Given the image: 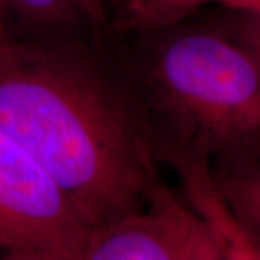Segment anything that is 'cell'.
Returning a JSON list of instances; mask_svg holds the SVG:
<instances>
[{
  "label": "cell",
  "mask_w": 260,
  "mask_h": 260,
  "mask_svg": "<svg viewBox=\"0 0 260 260\" xmlns=\"http://www.w3.org/2000/svg\"><path fill=\"white\" fill-rule=\"evenodd\" d=\"M0 129L99 227L142 208L158 155L140 93L80 48L0 39Z\"/></svg>",
  "instance_id": "obj_1"
},
{
  "label": "cell",
  "mask_w": 260,
  "mask_h": 260,
  "mask_svg": "<svg viewBox=\"0 0 260 260\" xmlns=\"http://www.w3.org/2000/svg\"><path fill=\"white\" fill-rule=\"evenodd\" d=\"M158 34L140 97L159 160L213 165L260 153V65L250 52L217 25Z\"/></svg>",
  "instance_id": "obj_2"
},
{
  "label": "cell",
  "mask_w": 260,
  "mask_h": 260,
  "mask_svg": "<svg viewBox=\"0 0 260 260\" xmlns=\"http://www.w3.org/2000/svg\"><path fill=\"white\" fill-rule=\"evenodd\" d=\"M91 230L47 168L0 129V249L10 259L83 260Z\"/></svg>",
  "instance_id": "obj_3"
},
{
  "label": "cell",
  "mask_w": 260,
  "mask_h": 260,
  "mask_svg": "<svg viewBox=\"0 0 260 260\" xmlns=\"http://www.w3.org/2000/svg\"><path fill=\"white\" fill-rule=\"evenodd\" d=\"M223 237L194 208H188L162 181L145 205L94 227L83 260H224Z\"/></svg>",
  "instance_id": "obj_4"
},
{
  "label": "cell",
  "mask_w": 260,
  "mask_h": 260,
  "mask_svg": "<svg viewBox=\"0 0 260 260\" xmlns=\"http://www.w3.org/2000/svg\"><path fill=\"white\" fill-rule=\"evenodd\" d=\"M211 175L253 259H260V153L213 164Z\"/></svg>",
  "instance_id": "obj_5"
},
{
  "label": "cell",
  "mask_w": 260,
  "mask_h": 260,
  "mask_svg": "<svg viewBox=\"0 0 260 260\" xmlns=\"http://www.w3.org/2000/svg\"><path fill=\"white\" fill-rule=\"evenodd\" d=\"M6 18H18L23 25L39 29L67 28L88 22L99 25L106 20L104 0H0Z\"/></svg>",
  "instance_id": "obj_6"
},
{
  "label": "cell",
  "mask_w": 260,
  "mask_h": 260,
  "mask_svg": "<svg viewBox=\"0 0 260 260\" xmlns=\"http://www.w3.org/2000/svg\"><path fill=\"white\" fill-rule=\"evenodd\" d=\"M217 0H114V26L124 32L155 34L182 23L200 8Z\"/></svg>",
  "instance_id": "obj_7"
},
{
  "label": "cell",
  "mask_w": 260,
  "mask_h": 260,
  "mask_svg": "<svg viewBox=\"0 0 260 260\" xmlns=\"http://www.w3.org/2000/svg\"><path fill=\"white\" fill-rule=\"evenodd\" d=\"M215 23L218 28L247 49L260 65V13L230 9Z\"/></svg>",
  "instance_id": "obj_8"
},
{
  "label": "cell",
  "mask_w": 260,
  "mask_h": 260,
  "mask_svg": "<svg viewBox=\"0 0 260 260\" xmlns=\"http://www.w3.org/2000/svg\"><path fill=\"white\" fill-rule=\"evenodd\" d=\"M215 3H220L224 8L230 9L250 10L260 13V0H217Z\"/></svg>",
  "instance_id": "obj_9"
},
{
  "label": "cell",
  "mask_w": 260,
  "mask_h": 260,
  "mask_svg": "<svg viewBox=\"0 0 260 260\" xmlns=\"http://www.w3.org/2000/svg\"><path fill=\"white\" fill-rule=\"evenodd\" d=\"M6 28H8V18H6V13H5V10L0 5V39L9 37L8 32H6Z\"/></svg>",
  "instance_id": "obj_10"
},
{
  "label": "cell",
  "mask_w": 260,
  "mask_h": 260,
  "mask_svg": "<svg viewBox=\"0 0 260 260\" xmlns=\"http://www.w3.org/2000/svg\"><path fill=\"white\" fill-rule=\"evenodd\" d=\"M104 2H107V0H104Z\"/></svg>",
  "instance_id": "obj_11"
}]
</instances>
